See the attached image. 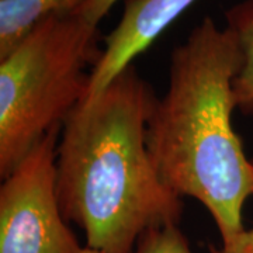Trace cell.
Returning <instances> with one entry per match:
<instances>
[{"mask_svg":"<svg viewBox=\"0 0 253 253\" xmlns=\"http://www.w3.org/2000/svg\"><path fill=\"white\" fill-rule=\"evenodd\" d=\"M155 101L129 65L63 123L56 151L59 204L90 249L134 253L148 231L180 221V197L162 181L146 145Z\"/></svg>","mask_w":253,"mask_h":253,"instance_id":"1","label":"cell"},{"mask_svg":"<svg viewBox=\"0 0 253 253\" xmlns=\"http://www.w3.org/2000/svg\"><path fill=\"white\" fill-rule=\"evenodd\" d=\"M241 66L235 31L204 17L174 48L169 87L155 101L146 128L162 181L207 208L221 242L244 231L245 203L253 196V162L232 124V86Z\"/></svg>","mask_w":253,"mask_h":253,"instance_id":"2","label":"cell"},{"mask_svg":"<svg viewBox=\"0 0 253 253\" xmlns=\"http://www.w3.org/2000/svg\"><path fill=\"white\" fill-rule=\"evenodd\" d=\"M100 40L99 27L75 11L55 13L0 59L1 179L84 100Z\"/></svg>","mask_w":253,"mask_h":253,"instance_id":"3","label":"cell"},{"mask_svg":"<svg viewBox=\"0 0 253 253\" xmlns=\"http://www.w3.org/2000/svg\"><path fill=\"white\" fill-rule=\"evenodd\" d=\"M62 126L51 129L7 174L0 187V253H81L66 225L56 186Z\"/></svg>","mask_w":253,"mask_h":253,"instance_id":"4","label":"cell"},{"mask_svg":"<svg viewBox=\"0 0 253 253\" xmlns=\"http://www.w3.org/2000/svg\"><path fill=\"white\" fill-rule=\"evenodd\" d=\"M196 0H124L121 20L103 38V55L93 68L83 101L96 97L126 69Z\"/></svg>","mask_w":253,"mask_h":253,"instance_id":"5","label":"cell"},{"mask_svg":"<svg viewBox=\"0 0 253 253\" xmlns=\"http://www.w3.org/2000/svg\"><path fill=\"white\" fill-rule=\"evenodd\" d=\"M84 0H0V58L26 37L38 21L55 13L75 11Z\"/></svg>","mask_w":253,"mask_h":253,"instance_id":"6","label":"cell"},{"mask_svg":"<svg viewBox=\"0 0 253 253\" xmlns=\"http://www.w3.org/2000/svg\"><path fill=\"white\" fill-rule=\"evenodd\" d=\"M226 26L235 31L242 66L234 79L235 107L245 114H253V0H244L226 11Z\"/></svg>","mask_w":253,"mask_h":253,"instance_id":"7","label":"cell"},{"mask_svg":"<svg viewBox=\"0 0 253 253\" xmlns=\"http://www.w3.org/2000/svg\"><path fill=\"white\" fill-rule=\"evenodd\" d=\"M134 253H193V251L177 225H166L148 231L139 239Z\"/></svg>","mask_w":253,"mask_h":253,"instance_id":"8","label":"cell"},{"mask_svg":"<svg viewBox=\"0 0 253 253\" xmlns=\"http://www.w3.org/2000/svg\"><path fill=\"white\" fill-rule=\"evenodd\" d=\"M118 0H84L78 9L75 10L76 14L87 20L89 23L99 26L101 18L109 14L111 7L117 3Z\"/></svg>","mask_w":253,"mask_h":253,"instance_id":"9","label":"cell"},{"mask_svg":"<svg viewBox=\"0 0 253 253\" xmlns=\"http://www.w3.org/2000/svg\"><path fill=\"white\" fill-rule=\"evenodd\" d=\"M211 253H253V228L244 229L235 238L221 242L219 246H211Z\"/></svg>","mask_w":253,"mask_h":253,"instance_id":"10","label":"cell"},{"mask_svg":"<svg viewBox=\"0 0 253 253\" xmlns=\"http://www.w3.org/2000/svg\"><path fill=\"white\" fill-rule=\"evenodd\" d=\"M81 253H101L99 251H94V249H90V248H87V246H84L83 249H82Z\"/></svg>","mask_w":253,"mask_h":253,"instance_id":"11","label":"cell"}]
</instances>
